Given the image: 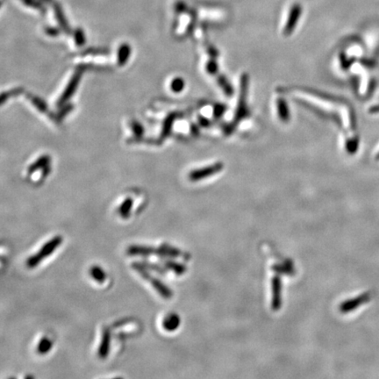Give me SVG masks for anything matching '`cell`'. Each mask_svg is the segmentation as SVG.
Segmentation results:
<instances>
[{
    "label": "cell",
    "instance_id": "obj_1",
    "mask_svg": "<svg viewBox=\"0 0 379 379\" xmlns=\"http://www.w3.org/2000/svg\"><path fill=\"white\" fill-rule=\"evenodd\" d=\"M132 268L139 273V275L144 278L145 280L150 282V284L153 286L154 289L157 291L159 295L165 299H172L173 293L171 289L169 288L166 284H164L162 281L159 280L157 277L151 276L149 272V269L144 266L142 263H134L131 264Z\"/></svg>",
    "mask_w": 379,
    "mask_h": 379
},
{
    "label": "cell",
    "instance_id": "obj_2",
    "mask_svg": "<svg viewBox=\"0 0 379 379\" xmlns=\"http://www.w3.org/2000/svg\"><path fill=\"white\" fill-rule=\"evenodd\" d=\"M62 237L60 235L53 237L50 241H47L45 244L40 248V250L36 254L31 255L29 258L26 260V266L29 269H33L38 266L44 259L47 258V256L52 255V253L55 249L59 248V246L62 244Z\"/></svg>",
    "mask_w": 379,
    "mask_h": 379
},
{
    "label": "cell",
    "instance_id": "obj_3",
    "mask_svg": "<svg viewBox=\"0 0 379 379\" xmlns=\"http://www.w3.org/2000/svg\"><path fill=\"white\" fill-rule=\"evenodd\" d=\"M128 255H141V256H151L157 255L159 257H168L167 254L165 253L163 248H152L149 246H139V245H132L127 250Z\"/></svg>",
    "mask_w": 379,
    "mask_h": 379
},
{
    "label": "cell",
    "instance_id": "obj_4",
    "mask_svg": "<svg viewBox=\"0 0 379 379\" xmlns=\"http://www.w3.org/2000/svg\"><path fill=\"white\" fill-rule=\"evenodd\" d=\"M303 7L299 3H295L292 5V8L289 12L287 21L285 23L284 28V33L286 36H289L295 30L296 26L299 23V18L302 14Z\"/></svg>",
    "mask_w": 379,
    "mask_h": 379
},
{
    "label": "cell",
    "instance_id": "obj_5",
    "mask_svg": "<svg viewBox=\"0 0 379 379\" xmlns=\"http://www.w3.org/2000/svg\"><path fill=\"white\" fill-rule=\"evenodd\" d=\"M222 164H220V163L212 164V165H210V166H208L206 168H204V170H199V171L192 172L190 174V178L191 180H193V181L206 179V178L210 177V176L214 175L216 173H219L222 170Z\"/></svg>",
    "mask_w": 379,
    "mask_h": 379
},
{
    "label": "cell",
    "instance_id": "obj_6",
    "mask_svg": "<svg viewBox=\"0 0 379 379\" xmlns=\"http://www.w3.org/2000/svg\"><path fill=\"white\" fill-rule=\"evenodd\" d=\"M110 344H111V332L108 328H104L103 330L102 339L99 345V358L106 359L110 352Z\"/></svg>",
    "mask_w": 379,
    "mask_h": 379
},
{
    "label": "cell",
    "instance_id": "obj_7",
    "mask_svg": "<svg viewBox=\"0 0 379 379\" xmlns=\"http://www.w3.org/2000/svg\"><path fill=\"white\" fill-rule=\"evenodd\" d=\"M180 325V318L178 314H172L164 318L163 327L166 331H175Z\"/></svg>",
    "mask_w": 379,
    "mask_h": 379
},
{
    "label": "cell",
    "instance_id": "obj_8",
    "mask_svg": "<svg viewBox=\"0 0 379 379\" xmlns=\"http://www.w3.org/2000/svg\"><path fill=\"white\" fill-rule=\"evenodd\" d=\"M367 299H368V295L361 296V297L353 299V300L343 303L342 306H341V310L343 311V313H347V312L354 310V308H356V307H358V306L362 305L363 303H365V301H366Z\"/></svg>",
    "mask_w": 379,
    "mask_h": 379
},
{
    "label": "cell",
    "instance_id": "obj_9",
    "mask_svg": "<svg viewBox=\"0 0 379 379\" xmlns=\"http://www.w3.org/2000/svg\"><path fill=\"white\" fill-rule=\"evenodd\" d=\"M164 267L168 270H172L177 275H182L186 270V267L181 263H177L172 260H164Z\"/></svg>",
    "mask_w": 379,
    "mask_h": 379
},
{
    "label": "cell",
    "instance_id": "obj_10",
    "mask_svg": "<svg viewBox=\"0 0 379 379\" xmlns=\"http://www.w3.org/2000/svg\"><path fill=\"white\" fill-rule=\"evenodd\" d=\"M90 275L96 282H98L99 284H103L106 279V274L105 273V271L103 270L102 268L97 265L92 266L90 269Z\"/></svg>",
    "mask_w": 379,
    "mask_h": 379
},
{
    "label": "cell",
    "instance_id": "obj_11",
    "mask_svg": "<svg viewBox=\"0 0 379 379\" xmlns=\"http://www.w3.org/2000/svg\"><path fill=\"white\" fill-rule=\"evenodd\" d=\"M53 346L51 340L48 339L47 337H43L40 340V343L37 346V352L40 355H46L48 353Z\"/></svg>",
    "mask_w": 379,
    "mask_h": 379
},
{
    "label": "cell",
    "instance_id": "obj_12",
    "mask_svg": "<svg viewBox=\"0 0 379 379\" xmlns=\"http://www.w3.org/2000/svg\"><path fill=\"white\" fill-rule=\"evenodd\" d=\"M132 206H133V201L131 198H128L121 204V207L119 208V213L123 219H128L130 215Z\"/></svg>",
    "mask_w": 379,
    "mask_h": 379
},
{
    "label": "cell",
    "instance_id": "obj_13",
    "mask_svg": "<svg viewBox=\"0 0 379 379\" xmlns=\"http://www.w3.org/2000/svg\"><path fill=\"white\" fill-rule=\"evenodd\" d=\"M280 281L278 278H275V281L273 282V305L276 308L280 306Z\"/></svg>",
    "mask_w": 379,
    "mask_h": 379
},
{
    "label": "cell",
    "instance_id": "obj_14",
    "mask_svg": "<svg viewBox=\"0 0 379 379\" xmlns=\"http://www.w3.org/2000/svg\"><path fill=\"white\" fill-rule=\"evenodd\" d=\"M161 248L164 249L165 253L167 254L168 257L177 258V257H182V256H184V254H183L182 252L180 251L178 248H173L171 245H161Z\"/></svg>",
    "mask_w": 379,
    "mask_h": 379
},
{
    "label": "cell",
    "instance_id": "obj_15",
    "mask_svg": "<svg viewBox=\"0 0 379 379\" xmlns=\"http://www.w3.org/2000/svg\"><path fill=\"white\" fill-rule=\"evenodd\" d=\"M24 4L30 6V7L34 8L37 9L39 11H45V7L43 6L42 3L40 0H20Z\"/></svg>",
    "mask_w": 379,
    "mask_h": 379
},
{
    "label": "cell",
    "instance_id": "obj_16",
    "mask_svg": "<svg viewBox=\"0 0 379 379\" xmlns=\"http://www.w3.org/2000/svg\"><path fill=\"white\" fill-rule=\"evenodd\" d=\"M142 264L144 265V266L147 267L148 269H150V270H155V271H157V272H158V273L163 274V275H164V274L166 273V268L165 267L161 266V265H159V264H156V263H149V262H142Z\"/></svg>",
    "mask_w": 379,
    "mask_h": 379
},
{
    "label": "cell",
    "instance_id": "obj_17",
    "mask_svg": "<svg viewBox=\"0 0 379 379\" xmlns=\"http://www.w3.org/2000/svg\"><path fill=\"white\" fill-rule=\"evenodd\" d=\"M278 112H279L280 116L284 120H285V121H287V115H288L289 112L288 110H287V106H286L285 103L283 100H281V101L278 102Z\"/></svg>",
    "mask_w": 379,
    "mask_h": 379
},
{
    "label": "cell",
    "instance_id": "obj_18",
    "mask_svg": "<svg viewBox=\"0 0 379 379\" xmlns=\"http://www.w3.org/2000/svg\"><path fill=\"white\" fill-rule=\"evenodd\" d=\"M40 1L43 3H47V4H52L54 2V0H40Z\"/></svg>",
    "mask_w": 379,
    "mask_h": 379
},
{
    "label": "cell",
    "instance_id": "obj_19",
    "mask_svg": "<svg viewBox=\"0 0 379 379\" xmlns=\"http://www.w3.org/2000/svg\"></svg>",
    "mask_w": 379,
    "mask_h": 379
}]
</instances>
